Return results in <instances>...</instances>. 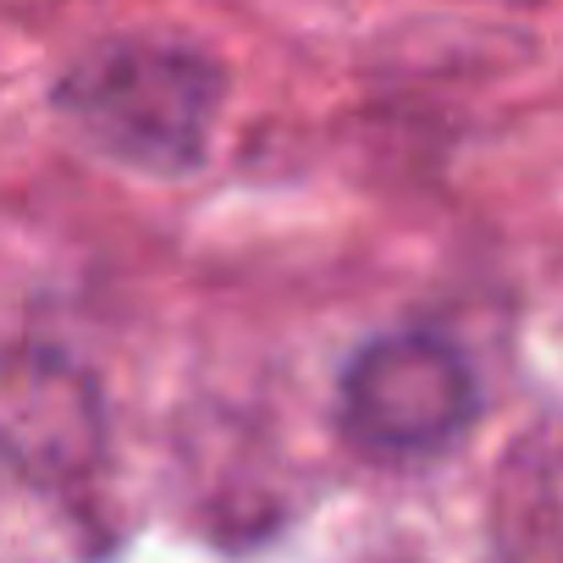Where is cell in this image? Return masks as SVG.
<instances>
[{
    "mask_svg": "<svg viewBox=\"0 0 563 563\" xmlns=\"http://www.w3.org/2000/svg\"><path fill=\"white\" fill-rule=\"evenodd\" d=\"M56 106L111 161L194 172L221 106V73L188 45L111 40L62 78Z\"/></svg>",
    "mask_w": 563,
    "mask_h": 563,
    "instance_id": "cell-1",
    "label": "cell"
},
{
    "mask_svg": "<svg viewBox=\"0 0 563 563\" xmlns=\"http://www.w3.org/2000/svg\"><path fill=\"white\" fill-rule=\"evenodd\" d=\"M29 7H40V0H0V12H29Z\"/></svg>",
    "mask_w": 563,
    "mask_h": 563,
    "instance_id": "cell-3",
    "label": "cell"
},
{
    "mask_svg": "<svg viewBox=\"0 0 563 563\" xmlns=\"http://www.w3.org/2000/svg\"><path fill=\"white\" fill-rule=\"evenodd\" d=\"M503 7H541V0H503Z\"/></svg>",
    "mask_w": 563,
    "mask_h": 563,
    "instance_id": "cell-4",
    "label": "cell"
},
{
    "mask_svg": "<svg viewBox=\"0 0 563 563\" xmlns=\"http://www.w3.org/2000/svg\"><path fill=\"white\" fill-rule=\"evenodd\" d=\"M481 409L470 360L431 332H393L354 354L343 371V431L365 453L420 459L453 448Z\"/></svg>",
    "mask_w": 563,
    "mask_h": 563,
    "instance_id": "cell-2",
    "label": "cell"
}]
</instances>
